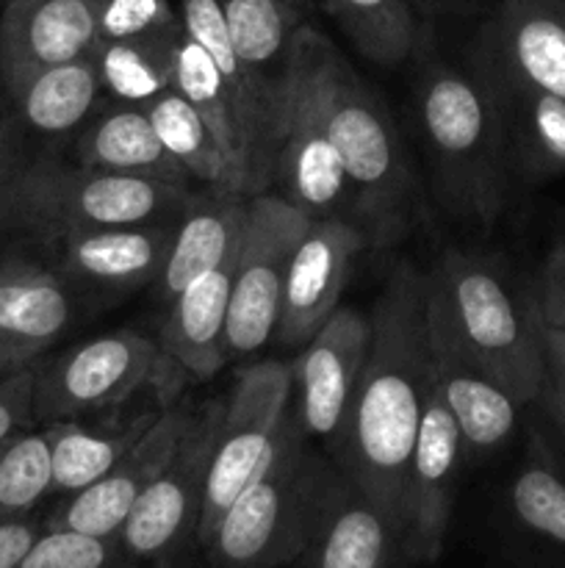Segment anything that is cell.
<instances>
[{
  "label": "cell",
  "instance_id": "ffe728a7",
  "mask_svg": "<svg viewBox=\"0 0 565 568\" xmlns=\"http://www.w3.org/2000/svg\"><path fill=\"white\" fill-rule=\"evenodd\" d=\"M70 316L64 277L28 261H6L0 270V375L33 366L66 331Z\"/></svg>",
  "mask_w": 565,
  "mask_h": 568
},
{
  "label": "cell",
  "instance_id": "74e56055",
  "mask_svg": "<svg viewBox=\"0 0 565 568\" xmlns=\"http://www.w3.org/2000/svg\"><path fill=\"white\" fill-rule=\"evenodd\" d=\"M532 292L543 325L565 336V239L548 250Z\"/></svg>",
  "mask_w": 565,
  "mask_h": 568
},
{
  "label": "cell",
  "instance_id": "d4e9b609",
  "mask_svg": "<svg viewBox=\"0 0 565 568\" xmlns=\"http://www.w3.org/2000/svg\"><path fill=\"white\" fill-rule=\"evenodd\" d=\"M78 164L116 175L150 178V181L188 186L192 178L166 153L150 122L144 105L122 103L116 109L100 111L86 122L78 139Z\"/></svg>",
  "mask_w": 565,
  "mask_h": 568
},
{
  "label": "cell",
  "instance_id": "9a60e30c",
  "mask_svg": "<svg viewBox=\"0 0 565 568\" xmlns=\"http://www.w3.org/2000/svg\"><path fill=\"white\" fill-rule=\"evenodd\" d=\"M369 244L366 231L355 222L338 216L310 220L282 288L275 331L282 347H305L308 338L341 308V294L355 270V258Z\"/></svg>",
  "mask_w": 565,
  "mask_h": 568
},
{
  "label": "cell",
  "instance_id": "b9f144b4",
  "mask_svg": "<svg viewBox=\"0 0 565 568\" xmlns=\"http://www.w3.org/2000/svg\"><path fill=\"white\" fill-rule=\"evenodd\" d=\"M0 170H3V144H0ZM3 175V172H0Z\"/></svg>",
  "mask_w": 565,
  "mask_h": 568
},
{
  "label": "cell",
  "instance_id": "6da1fadb",
  "mask_svg": "<svg viewBox=\"0 0 565 568\" xmlns=\"http://www.w3.org/2000/svg\"><path fill=\"white\" fill-rule=\"evenodd\" d=\"M369 327V355L332 464L404 530V477L430 386L424 272L399 264L371 305Z\"/></svg>",
  "mask_w": 565,
  "mask_h": 568
},
{
  "label": "cell",
  "instance_id": "ab89813d",
  "mask_svg": "<svg viewBox=\"0 0 565 568\" xmlns=\"http://www.w3.org/2000/svg\"><path fill=\"white\" fill-rule=\"evenodd\" d=\"M44 530V516L31 514L0 525V568H14Z\"/></svg>",
  "mask_w": 565,
  "mask_h": 568
},
{
  "label": "cell",
  "instance_id": "277c9868",
  "mask_svg": "<svg viewBox=\"0 0 565 568\" xmlns=\"http://www.w3.org/2000/svg\"><path fill=\"white\" fill-rule=\"evenodd\" d=\"M427 322L521 405L543 383V320L535 292L480 253L446 250L427 275Z\"/></svg>",
  "mask_w": 565,
  "mask_h": 568
},
{
  "label": "cell",
  "instance_id": "f35d334b",
  "mask_svg": "<svg viewBox=\"0 0 565 568\" xmlns=\"http://www.w3.org/2000/svg\"><path fill=\"white\" fill-rule=\"evenodd\" d=\"M543 347H546V364H543V383L535 403L543 405L552 425L565 438V336L543 325Z\"/></svg>",
  "mask_w": 565,
  "mask_h": 568
},
{
  "label": "cell",
  "instance_id": "cb8c5ba5",
  "mask_svg": "<svg viewBox=\"0 0 565 568\" xmlns=\"http://www.w3.org/2000/svg\"><path fill=\"white\" fill-rule=\"evenodd\" d=\"M496 98L507 133L510 164L532 181L565 183V103L546 92L524 87L491 67L471 64Z\"/></svg>",
  "mask_w": 565,
  "mask_h": 568
},
{
  "label": "cell",
  "instance_id": "e575fe53",
  "mask_svg": "<svg viewBox=\"0 0 565 568\" xmlns=\"http://www.w3.org/2000/svg\"><path fill=\"white\" fill-rule=\"evenodd\" d=\"M14 568H138L116 538L70 530H42Z\"/></svg>",
  "mask_w": 565,
  "mask_h": 568
},
{
  "label": "cell",
  "instance_id": "2e32d148",
  "mask_svg": "<svg viewBox=\"0 0 565 568\" xmlns=\"http://www.w3.org/2000/svg\"><path fill=\"white\" fill-rule=\"evenodd\" d=\"M469 61L565 103V0H502L476 28Z\"/></svg>",
  "mask_w": 565,
  "mask_h": 568
},
{
  "label": "cell",
  "instance_id": "4dcf8cb0",
  "mask_svg": "<svg viewBox=\"0 0 565 568\" xmlns=\"http://www.w3.org/2000/svg\"><path fill=\"white\" fill-rule=\"evenodd\" d=\"M183 31L144 39H111L97 42L100 83L122 103L144 105L155 94L175 87V53Z\"/></svg>",
  "mask_w": 565,
  "mask_h": 568
},
{
  "label": "cell",
  "instance_id": "9c48e42d",
  "mask_svg": "<svg viewBox=\"0 0 565 568\" xmlns=\"http://www.w3.org/2000/svg\"><path fill=\"white\" fill-rule=\"evenodd\" d=\"M308 225L310 216L277 192L249 197L247 231L233 270L225 333L227 361L258 353L275 336L288 266Z\"/></svg>",
  "mask_w": 565,
  "mask_h": 568
},
{
  "label": "cell",
  "instance_id": "3957f363",
  "mask_svg": "<svg viewBox=\"0 0 565 568\" xmlns=\"http://www.w3.org/2000/svg\"><path fill=\"white\" fill-rule=\"evenodd\" d=\"M288 50L308 78L327 136L355 189L358 225L371 244L393 242L408 222L415 181L386 103L314 26L302 22Z\"/></svg>",
  "mask_w": 565,
  "mask_h": 568
},
{
  "label": "cell",
  "instance_id": "5b68a950",
  "mask_svg": "<svg viewBox=\"0 0 565 568\" xmlns=\"http://www.w3.org/2000/svg\"><path fill=\"white\" fill-rule=\"evenodd\" d=\"M338 469L308 447L302 425L288 410L286 433L264 475L227 508L205 544L210 568H282L299 558L327 508Z\"/></svg>",
  "mask_w": 565,
  "mask_h": 568
},
{
  "label": "cell",
  "instance_id": "60d3db41",
  "mask_svg": "<svg viewBox=\"0 0 565 568\" xmlns=\"http://www.w3.org/2000/svg\"><path fill=\"white\" fill-rule=\"evenodd\" d=\"M410 6L419 11H435L438 9V0H410Z\"/></svg>",
  "mask_w": 565,
  "mask_h": 568
},
{
  "label": "cell",
  "instance_id": "7a4b0ae2",
  "mask_svg": "<svg viewBox=\"0 0 565 568\" xmlns=\"http://www.w3.org/2000/svg\"><path fill=\"white\" fill-rule=\"evenodd\" d=\"M413 105L435 197L454 220L493 225L507 203L510 150L496 98L476 72L458 70L421 33Z\"/></svg>",
  "mask_w": 565,
  "mask_h": 568
},
{
  "label": "cell",
  "instance_id": "d6a6232c",
  "mask_svg": "<svg viewBox=\"0 0 565 568\" xmlns=\"http://www.w3.org/2000/svg\"><path fill=\"white\" fill-rule=\"evenodd\" d=\"M230 44L247 70L282 78L288 48L302 26L294 0H219Z\"/></svg>",
  "mask_w": 565,
  "mask_h": 568
},
{
  "label": "cell",
  "instance_id": "1f68e13d",
  "mask_svg": "<svg viewBox=\"0 0 565 568\" xmlns=\"http://www.w3.org/2000/svg\"><path fill=\"white\" fill-rule=\"evenodd\" d=\"M349 42L363 59L399 67L415 53L421 26L410 0H325Z\"/></svg>",
  "mask_w": 565,
  "mask_h": 568
},
{
  "label": "cell",
  "instance_id": "7c38bea8",
  "mask_svg": "<svg viewBox=\"0 0 565 568\" xmlns=\"http://www.w3.org/2000/svg\"><path fill=\"white\" fill-rule=\"evenodd\" d=\"M369 316L341 308L308 338L291 364V408L305 436L325 444L336 458L347 436L349 414L369 355Z\"/></svg>",
  "mask_w": 565,
  "mask_h": 568
},
{
  "label": "cell",
  "instance_id": "d6986e66",
  "mask_svg": "<svg viewBox=\"0 0 565 568\" xmlns=\"http://www.w3.org/2000/svg\"><path fill=\"white\" fill-rule=\"evenodd\" d=\"M430 331V383L458 425L465 458H485L513 438L524 405L491 375L458 353L438 331Z\"/></svg>",
  "mask_w": 565,
  "mask_h": 568
},
{
  "label": "cell",
  "instance_id": "603a6c76",
  "mask_svg": "<svg viewBox=\"0 0 565 568\" xmlns=\"http://www.w3.org/2000/svg\"><path fill=\"white\" fill-rule=\"evenodd\" d=\"M172 220L97 227L59 239L61 270L66 277L109 292L155 283L170 250Z\"/></svg>",
  "mask_w": 565,
  "mask_h": 568
},
{
  "label": "cell",
  "instance_id": "f546056e",
  "mask_svg": "<svg viewBox=\"0 0 565 568\" xmlns=\"http://www.w3.org/2000/svg\"><path fill=\"white\" fill-rule=\"evenodd\" d=\"M144 111H147L166 153L183 166L192 181L205 183L208 189H219V192H236L230 166H227L214 133L205 125L199 111L183 98V92L170 87L166 92L155 94L150 103H144Z\"/></svg>",
  "mask_w": 565,
  "mask_h": 568
},
{
  "label": "cell",
  "instance_id": "44dd1931",
  "mask_svg": "<svg viewBox=\"0 0 565 568\" xmlns=\"http://www.w3.org/2000/svg\"><path fill=\"white\" fill-rule=\"evenodd\" d=\"M249 197L236 192L210 189L188 194L172 220L170 250L155 281L158 300L170 303L177 292L203 277L242 247L247 231Z\"/></svg>",
  "mask_w": 565,
  "mask_h": 568
},
{
  "label": "cell",
  "instance_id": "836d02e7",
  "mask_svg": "<svg viewBox=\"0 0 565 568\" xmlns=\"http://www.w3.org/2000/svg\"><path fill=\"white\" fill-rule=\"evenodd\" d=\"M50 497L48 430L20 433L0 447V525L37 514Z\"/></svg>",
  "mask_w": 565,
  "mask_h": 568
},
{
  "label": "cell",
  "instance_id": "8992f818",
  "mask_svg": "<svg viewBox=\"0 0 565 568\" xmlns=\"http://www.w3.org/2000/svg\"><path fill=\"white\" fill-rule=\"evenodd\" d=\"M188 194V186L150 178L37 161L0 186V222L59 242L97 227L172 220Z\"/></svg>",
  "mask_w": 565,
  "mask_h": 568
},
{
  "label": "cell",
  "instance_id": "83f0119b",
  "mask_svg": "<svg viewBox=\"0 0 565 568\" xmlns=\"http://www.w3.org/2000/svg\"><path fill=\"white\" fill-rule=\"evenodd\" d=\"M100 89L103 83H100L97 61L92 53L33 72L11 94L33 131L61 136L89 120Z\"/></svg>",
  "mask_w": 565,
  "mask_h": 568
},
{
  "label": "cell",
  "instance_id": "8fae6325",
  "mask_svg": "<svg viewBox=\"0 0 565 568\" xmlns=\"http://www.w3.org/2000/svg\"><path fill=\"white\" fill-rule=\"evenodd\" d=\"M275 186L280 197L302 209L310 220L338 216V220H349L358 225L355 189L343 170L341 155L327 136L308 78L291 50L286 59Z\"/></svg>",
  "mask_w": 565,
  "mask_h": 568
},
{
  "label": "cell",
  "instance_id": "d590c367",
  "mask_svg": "<svg viewBox=\"0 0 565 568\" xmlns=\"http://www.w3.org/2000/svg\"><path fill=\"white\" fill-rule=\"evenodd\" d=\"M183 31L170 0H97V42Z\"/></svg>",
  "mask_w": 565,
  "mask_h": 568
},
{
  "label": "cell",
  "instance_id": "4316f807",
  "mask_svg": "<svg viewBox=\"0 0 565 568\" xmlns=\"http://www.w3.org/2000/svg\"><path fill=\"white\" fill-rule=\"evenodd\" d=\"M158 410L136 416L127 425H83L81 419L50 422V494L70 497L105 475L131 444L153 425Z\"/></svg>",
  "mask_w": 565,
  "mask_h": 568
},
{
  "label": "cell",
  "instance_id": "484cf974",
  "mask_svg": "<svg viewBox=\"0 0 565 568\" xmlns=\"http://www.w3.org/2000/svg\"><path fill=\"white\" fill-rule=\"evenodd\" d=\"M507 510L515 530L535 544L546 564L565 568V466L532 436L524 464L507 488Z\"/></svg>",
  "mask_w": 565,
  "mask_h": 568
},
{
  "label": "cell",
  "instance_id": "30bf717a",
  "mask_svg": "<svg viewBox=\"0 0 565 568\" xmlns=\"http://www.w3.org/2000/svg\"><path fill=\"white\" fill-rule=\"evenodd\" d=\"M172 364L158 342L136 331L78 344L33 375V419L70 422L127 403Z\"/></svg>",
  "mask_w": 565,
  "mask_h": 568
},
{
  "label": "cell",
  "instance_id": "7402d4cb",
  "mask_svg": "<svg viewBox=\"0 0 565 568\" xmlns=\"http://www.w3.org/2000/svg\"><path fill=\"white\" fill-rule=\"evenodd\" d=\"M236 258L238 253H233L166 303L158 344L172 366L192 381H208L227 361L225 333Z\"/></svg>",
  "mask_w": 565,
  "mask_h": 568
},
{
  "label": "cell",
  "instance_id": "5bb4252c",
  "mask_svg": "<svg viewBox=\"0 0 565 568\" xmlns=\"http://www.w3.org/2000/svg\"><path fill=\"white\" fill-rule=\"evenodd\" d=\"M463 460L465 447L458 425L430 383L402 497L404 547L410 564L430 566L441 560Z\"/></svg>",
  "mask_w": 565,
  "mask_h": 568
},
{
  "label": "cell",
  "instance_id": "ba28073f",
  "mask_svg": "<svg viewBox=\"0 0 565 568\" xmlns=\"http://www.w3.org/2000/svg\"><path fill=\"white\" fill-rule=\"evenodd\" d=\"M222 408L225 399H210L194 408L175 455L116 532V544L138 568H183L188 555L199 549V516L219 436Z\"/></svg>",
  "mask_w": 565,
  "mask_h": 568
},
{
  "label": "cell",
  "instance_id": "ac0fdd59",
  "mask_svg": "<svg viewBox=\"0 0 565 568\" xmlns=\"http://www.w3.org/2000/svg\"><path fill=\"white\" fill-rule=\"evenodd\" d=\"M404 530L347 475H338L314 541L282 568H402Z\"/></svg>",
  "mask_w": 565,
  "mask_h": 568
},
{
  "label": "cell",
  "instance_id": "52a82bcc",
  "mask_svg": "<svg viewBox=\"0 0 565 568\" xmlns=\"http://www.w3.org/2000/svg\"><path fill=\"white\" fill-rule=\"evenodd\" d=\"M294 397L291 364L260 361L247 366L233 383L225 399L205 486L203 516H199V552L214 536L216 525L233 503L258 480L275 458L286 433Z\"/></svg>",
  "mask_w": 565,
  "mask_h": 568
},
{
  "label": "cell",
  "instance_id": "f1b7e54d",
  "mask_svg": "<svg viewBox=\"0 0 565 568\" xmlns=\"http://www.w3.org/2000/svg\"><path fill=\"white\" fill-rule=\"evenodd\" d=\"M175 89L183 92V98L199 111L205 125L210 128L227 166H230L236 192L244 194V183H247V142H244L242 120H238V111L233 105L230 92H227L216 64L192 37H186V31H183L181 42H177L175 53Z\"/></svg>",
  "mask_w": 565,
  "mask_h": 568
},
{
  "label": "cell",
  "instance_id": "8d00e7d4",
  "mask_svg": "<svg viewBox=\"0 0 565 568\" xmlns=\"http://www.w3.org/2000/svg\"><path fill=\"white\" fill-rule=\"evenodd\" d=\"M33 375L37 366H25L0 381V447L25 433L33 422Z\"/></svg>",
  "mask_w": 565,
  "mask_h": 568
},
{
  "label": "cell",
  "instance_id": "4fadbf2b",
  "mask_svg": "<svg viewBox=\"0 0 565 568\" xmlns=\"http://www.w3.org/2000/svg\"><path fill=\"white\" fill-rule=\"evenodd\" d=\"M192 416L194 408L188 403L161 408L153 425L131 444V449L100 480L70 497H61V503L44 516V530L116 538L138 499L175 455Z\"/></svg>",
  "mask_w": 565,
  "mask_h": 568
},
{
  "label": "cell",
  "instance_id": "7bdbcfd3",
  "mask_svg": "<svg viewBox=\"0 0 565 568\" xmlns=\"http://www.w3.org/2000/svg\"><path fill=\"white\" fill-rule=\"evenodd\" d=\"M0 270H3V264H0Z\"/></svg>",
  "mask_w": 565,
  "mask_h": 568
},
{
  "label": "cell",
  "instance_id": "e0dca14e",
  "mask_svg": "<svg viewBox=\"0 0 565 568\" xmlns=\"http://www.w3.org/2000/svg\"><path fill=\"white\" fill-rule=\"evenodd\" d=\"M97 0H9L0 17V75L9 92L25 78L97 48Z\"/></svg>",
  "mask_w": 565,
  "mask_h": 568
}]
</instances>
